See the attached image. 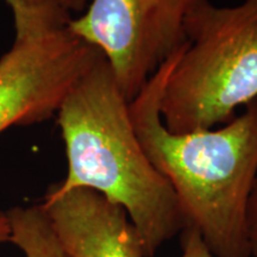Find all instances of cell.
<instances>
[{"label": "cell", "instance_id": "cell-11", "mask_svg": "<svg viewBox=\"0 0 257 257\" xmlns=\"http://www.w3.org/2000/svg\"><path fill=\"white\" fill-rule=\"evenodd\" d=\"M11 239V223H10L8 212L0 211V244L10 242Z\"/></svg>", "mask_w": 257, "mask_h": 257}, {"label": "cell", "instance_id": "cell-13", "mask_svg": "<svg viewBox=\"0 0 257 257\" xmlns=\"http://www.w3.org/2000/svg\"><path fill=\"white\" fill-rule=\"evenodd\" d=\"M248 106H250V107H251V108H252V110H253V111H255V112H256V113H257V98H256V99H255V100H253V101H251V102H250V104H249ZM245 107H246V106H245Z\"/></svg>", "mask_w": 257, "mask_h": 257}, {"label": "cell", "instance_id": "cell-8", "mask_svg": "<svg viewBox=\"0 0 257 257\" xmlns=\"http://www.w3.org/2000/svg\"><path fill=\"white\" fill-rule=\"evenodd\" d=\"M245 227L250 256L257 257V170L245 207Z\"/></svg>", "mask_w": 257, "mask_h": 257}, {"label": "cell", "instance_id": "cell-4", "mask_svg": "<svg viewBox=\"0 0 257 257\" xmlns=\"http://www.w3.org/2000/svg\"><path fill=\"white\" fill-rule=\"evenodd\" d=\"M206 0H91L68 28L95 47L130 102L186 43V21Z\"/></svg>", "mask_w": 257, "mask_h": 257}, {"label": "cell", "instance_id": "cell-1", "mask_svg": "<svg viewBox=\"0 0 257 257\" xmlns=\"http://www.w3.org/2000/svg\"><path fill=\"white\" fill-rule=\"evenodd\" d=\"M180 49L128 104L135 133L212 256L251 257L245 207L257 170V113L246 106L221 127L169 131L161 117V98Z\"/></svg>", "mask_w": 257, "mask_h": 257}, {"label": "cell", "instance_id": "cell-10", "mask_svg": "<svg viewBox=\"0 0 257 257\" xmlns=\"http://www.w3.org/2000/svg\"><path fill=\"white\" fill-rule=\"evenodd\" d=\"M14 14V19L27 17L35 12L42 11L62 3L61 0H5Z\"/></svg>", "mask_w": 257, "mask_h": 257}, {"label": "cell", "instance_id": "cell-3", "mask_svg": "<svg viewBox=\"0 0 257 257\" xmlns=\"http://www.w3.org/2000/svg\"><path fill=\"white\" fill-rule=\"evenodd\" d=\"M185 35L160 106L173 133L227 123L257 98V0H206L188 16Z\"/></svg>", "mask_w": 257, "mask_h": 257}, {"label": "cell", "instance_id": "cell-7", "mask_svg": "<svg viewBox=\"0 0 257 257\" xmlns=\"http://www.w3.org/2000/svg\"><path fill=\"white\" fill-rule=\"evenodd\" d=\"M11 239L25 257H70L64 251L41 205L15 207L8 212Z\"/></svg>", "mask_w": 257, "mask_h": 257}, {"label": "cell", "instance_id": "cell-2", "mask_svg": "<svg viewBox=\"0 0 257 257\" xmlns=\"http://www.w3.org/2000/svg\"><path fill=\"white\" fill-rule=\"evenodd\" d=\"M128 104L101 54L56 113L68 170L54 188H89L119 205L142 237L146 256L154 257L187 221L174 189L144 153Z\"/></svg>", "mask_w": 257, "mask_h": 257}, {"label": "cell", "instance_id": "cell-5", "mask_svg": "<svg viewBox=\"0 0 257 257\" xmlns=\"http://www.w3.org/2000/svg\"><path fill=\"white\" fill-rule=\"evenodd\" d=\"M101 53L67 27L16 36L0 57V133L54 114Z\"/></svg>", "mask_w": 257, "mask_h": 257}, {"label": "cell", "instance_id": "cell-12", "mask_svg": "<svg viewBox=\"0 0 257 257\" xmlns=\"http://www.w3.org/2000/svg\"><path fill=\"white\" fill-rule=\"evenodd\" d=\"M64 8L69 12H80L86 8L87 0H61Z\"/></svg>", "mask_w": 257, "mask_h": 257}, {"label": "cell", "instance_id": "cell-9", "mask_svg": "<svg viewBox=\"0 0 257 257\" xmlns=\"http://www.w3.org/2000/svg\"><path fill=\"white\" fill-rule=\"evenodd\" d=\"M181 234V257H213L195 227L187 225Z\"/></svg>", "mask_w": 257, "mask_h": 257}, {"label": "cell", "instance_id": "cell-6", "mask_svg": "<svg viewBox=\"0 0 257 257\" xmlns=\"http://www.w3.org/2000/svg\"><path fill=\"white\" fill-rule=\"evenodd\" d=\"M41 206L70 257H147L126 211L100 193L89 188L59 192L51 186Z\"/></svg>", "mask_w": 257, "mask_h": 257}]
</instances>
